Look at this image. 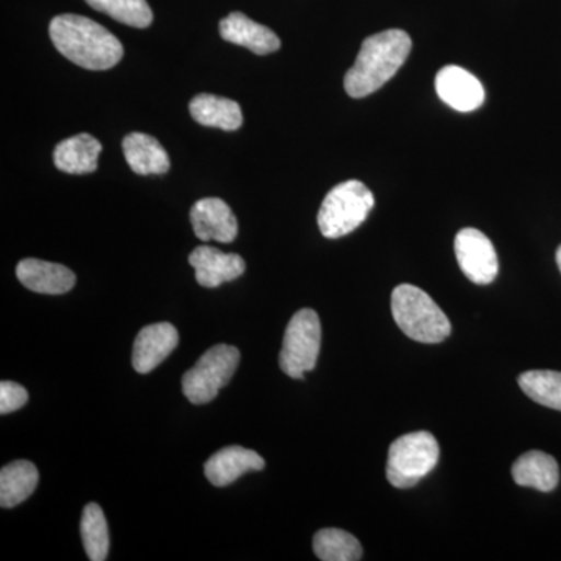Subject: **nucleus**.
Listing matches in <instances>:
<instances>
[{
	"label": "nucleus",
	"mask_w": 561,
	"mask_h": 561,
	"mask_svg": "<svg viewBox=\"0 0 561 561\" xmlns=\"http://www.w3.org/2000/svg\"><path fill=\"white\" fill-rule=\"evenodd\" d=\"M49 35L62 57L83 69H111L124 57V47L113 33L80 14L55 16Z\"/></svg>",
	"instance_id": "nucleus-1"
},
{
	"label": "nucleus",
	"mask_w": 561,
	"mask_h": 561,
	"mask_svg": "<svg viewBox=\"0 0 561 561\" xmlns=\"http://www.w3.org/2000/svg\"><path fill=\"white\" fill-rule=\"evenodd\" d=\"M412 50V39L400 28L376 33L362 43L353 68L345 76V91L354 99L367 98L400 70Z\"/></svg>",
	"instance_id": "nucleus-2"
},
{
	"label": "nucleus",
	"mask_w": 561,
	"mask_h": 561,
	"mask_svg": "<svg viewBox=\"0 0 561 561\" xmlns=\"http://www.w3.org/2000/svg\"><path fill=\"white\" fill-rule=\"evenodd\" d=\"M391 313L412 341L440 343L451 334V323L437 302L412 284H401L391 291Z\"/></svg>",
	"instance_id": "nucleus-3"
},
{
	"label": "nucleus",
	"mask_w": 561,
	"mask_h": 561,
	"mask_svg": "<svg viewBox=\"0 0 561 561\" xmlns=\"http://www.w3.org/2000/svg\"><path fill=\"white\" fill-rule=\"evenodd\" d=\"M373 206L375 197L360 181L350 180L332 187L321 203L317 217L321 234L328 239L350 234L367 220Z\"/></svg>",
	"instance_id": "nucleus-4"
},
{
	"label": "nucleus",
	"mask_w": 561,
	"mask_h": 561,
	"mask_svg": "<svg viewBox=\"0 0 561 561\" xmlns=\"http://www.w3.org/2000/svg\"><path fill=\"white\" fill-rule=\"evenodd\" d=\"M440 457L437 438L431 432L402 435L391 443L387 459V479L394 489H412L426 478Z\"/></svg>",
	"instance_id": "nucleus-5"
},
{
	"label": "nucleus",
	"mask_w": 561,
	"mask_h": 561,
	"mask_svg": "<svg viewBox=\"0 0 561 561\" xmlns=\"http://www.w3.org/2000/svg\"><path fill=\"white\" fill-rule=\"evenodd\" d=\"M241 362V351L236 346H213L201 360L183 376L184 397L195 405L208 404L231 381Z\"/></svg>",
	"instance_id": "nucleus-6"
},
{
	"label": "nucleus",
	"mask_w": 561,
	"mask_h": 561,
	"mask_svg": "<svg viewBox=\"0 0 561 561\" xmlns=\"http://www.w3.org/2000/svg\"><path fill=\"white\" fill-rule=\"evenodd\" d=\"M321 324L319 313L312 309H301L291 317L284 334L283 350L279 353L280 370L294 379H302L305 373L312 371L319 360Z\"/></svg>",
	"instance_id": "nucleus-7"
},
{
	"label": "nucleus",
	"mask_w": 561,
	"mask_h": 561,
	"mask_svg": "<svg viewBox=\"0 0 561 561\" xmlns=\"http://www.w3.org/2000/svg\"><path fill=\"white\" fill-rule=\"evenodd\" d=\"M457 262L468 279L479 286L493 283L500 272L496 250L490 239L476 228H463L454 241Z\"/></svg>",
	"instance_id": "nucleus-8"
},
{
	"label": "nucleus",
	"mask_w": 561,
	"mask_h": 561,
	"mask_svg": "<svg viewBox=\"0 0 561 561\" xmlns=\"http://www.w3.org/2000/svg\"><path fill=\"white\" fill-rule=\"evenodd\" d=\"M435 90L446 105L460 113H471L485 102L481 81L460 66H445L437 73Z\"/></svg>",
	"instance_id": "nucleus-9"
},
{
	"label": "nucleus",
	"mask_w": 561,
	"mask_h": 561,
	"mask_svg": "<svg viewBox=\"0 0 561 561\" xmlns=\"http://www.w3.org/2000/svg\"><path fill=\"white\" fill-rule=\"evenodd\" d=\"M191 224L201 241L230 243L238 236V220L220 198H203L192 206Z\"/></svg>",
	"instance_id": "nucleus-10"
},
{
	"label": "nucleus",
	"mask_w": 561,
	"mask_h": 561,
	"mask_svg": "<svg viewBox=\"0 0 561 561\" xmlns=\"http://www.w3.org/2000/svg\"><path fill=\"white\" fill-rule=\"evenodd\" d=\"M190 264L195 268L197 283L206 289H216L245 273V261L239 254L224 253L208 245L197 247L192 251Z\"/></svg>",
	"instance_id": "nucleus-11"
},
{
	"label": "nucleus",
	"mask_w": 561,
	"mask_h": 561,
	"mask_svg": "<svg viewBox=\"0 0 561 561\" xmlns=\"http://www.w3.org/2000/svg\"><path fill=\"white\" fill-rule=\"evenodd\" d=\"M180 335L171 323L142 328L133 346V367L140 375L153 371L179 346Z\"/></svg>",
	"instance_id": "nucleus-12"
},
{
	"label": "nucleus",
	"mask_w": 561,
	"mask_h": 561,
	"mask_svg": "<svg viewBox=\"0 0 561 561\" xmlns=\"http://www.w3.org/2000/svg\"><path fill=\"white\" fill-rule=\"evenodd\" d=\"M220 36L231 44L247 47L256 55L273 54L280 47V39L275 32L265 25L251 21L239 11L228 14L220 21Z\"/></svg>",
	"instance_id": "nucleus-13"
},
{
	"label": "nucleus",
	"mask_w": 561,
	"mask_h": 561,
	"mask_svg": "<svg viewBox=\"0 0 561 561\" xmlns=\"http://www.w3.org/2000/svg\"><path fill=\"white\" fill-rule=\"evenodd\" d=\"M265 461L260 454L242 446H228L205 463V476L216 486H227L250 471H262Z\"/></svg>",
	"instance_id": "nucleus-14"
},
{
	"label": "nucleus",
	"mask_w": 561,
	"mask_h": 561,
	"mask_svg": "<svg viewBox=\"0 0 561 561\" xmlns=\"http://www.w3.org/2000/svg\"><path fill=\"white\" fill-rule=\"evenodd\" d=\"M22 286L36 294L61 295L76 286V275L61 264L39 260H24L16 267Z\"/></svg>",
	"instance_id": "nucleus-15"
},
{
	"label": "nucleus",
	"mask_w": 561,
	"mask_h": 561,
	"mask_svg": "<svg viewBox=\"0 0 561 561\" xmlns=\"http://www.w3.org/2000/svg\"><path fill=\"white\" fill-rule=\"evenodd\" d=\"M125 160L138 175H162L171 169L168 151L146 133H131L122 140Z\"/></svg>",
	"instance_id": "nucleus-16"
},
{
	"label": "nucleus",
	"mask_w": 561,
	"mask_h": 561,
	"mask_svg": "<svg viewBox=\"0 0 561 561\" xmlns=\"http://www.w3.org/2000/svg\"><path fill=\"white\" fill-rule=\"evenodd\" d=\"M102 144L88 133L61 140L54 151V162L61 172L84 175L98 171Z\"/></svg>",
	"instance_id": "nucleus-17"
},
{
	"label": "nucleus",
	"mask_w": 561,
	"mask_h": 561,
	"mask_svg": "<svg viewBox=\"0 0 561 561\" xmlns=\"http://www.w3.org/2000/svg\"><path fill=\"white\" fill-rule=\"evenodd\" d=\"M512 476L516 485L529 486V489L549 493L559 485V463L549 454L526 453L513 463Z\"/></svg>",
	"instance_id": "nucleus-18"
},
{
	"label": "nucleus",
	"mask_w": 561,
	"mask_h": 561,
	"mask_svg": "<svg viewBox=\"0 0 561 561\" xmlns=\"http://www.w3.org/2000/svg\"><path fill=\"white\" fill-rule=\"evenodd\" d=\"M192 117L205 127L234 131L241 128L243 116L238 102L214 94H198L190 105Z\"/></svg>",
	"instance_id": "nucleus-19"
},
{
	"label": "nucleus",
	"mask_w": 561,
	"mask_h": 561,
	"mask_svg": "<svg viewBox=\"0 0 561 561\" xmlns=\"http://www.w3.org/2000/svg\"><path fill=\"white\" fill-rule=\"evenodd\" d=\"M38 481V470L32 461L18 460L7 465L0 471V505L13 508L27 501Z\"/></svg>",
	"instance_id": "nucleus-20"
},
{
	"label": "nucleus",
	"mask_w": 561,
	"mask_h": 561,
	"mask_svg": "<svg viewBox=\"0 0 561 561\" xmlns=\"http://www.w3.org/2000/svg\"><path fill=\"white\" fill-rule=\"evenodd\" d=\"M80 531L84 551H87L91 561L108 559V524H106L101 505L91 502L84 507L83 515H81Z\"/></svg>",
	"instance_id": "nucleus-21"
},
{
	"label": "nucleus",
	"mask_w": 561,
	"mask_h": 561,
	"mask_svg": "<svg viewBox=\"0 0 561 561\" xmlns=\"http://www.w3.org/2000/svg\"><path fill=\"white\" fill-rule=\"evenodd\" d=\"M313 552L323 561H357L362 546L354 535L341 529H321L313 537Z\"/></svg>",
	"instance_id": "nucleus-22"
},
{
	"label": "nucleus",
	"mask_w": 561,
	"mask_h": 561,
	"mask_svg": "<svg viewBox=\"0 0 561 561\" xmlns=\"http://www.w3.org/2000/svg\"><path fill=\"white\" fill-rule=\"evenodd\" d=\"M519 387L531 401L545 408L561 411V373L551 370H531L518 378Z\"/></svg>",
	"instance_id": "nucleus-23"
},
{
	"label": "nucleus",
	"mask_w": 561,
	"mask_h": 561,
	"mask_svg": "<svg viewBox=\"0 0 561 561\" xmlns=\"http://www.w3.org/2000/svg\"><path fill=\"white\" fill-rule=\"evenodd\" d=\"M87 3L130 27L147 28L153 21L147 0H87Z\"/></svg>",
	"instance_id": "nucleus-24"
},
{
	"label": "nucleus",
	"mask_w": 561,
	"mask_h": 561,
	"mask_svg": "<svg viewBox=\"0 0 561 561\" xmlns=\"http://www.w3.org/2000/svg\"><path fill=\"white\" fill-rule=\"evenodd\" d=\"M28 401V393L20 383L11 381L0 382V413H13L24 408Z\"/></svg>",
	"instance_id": "nucleus-25"
},
{
	"label": "nucleus",
	"mask_w": 561,
	"mask_h": 561,
	"mask_svg": "<svg viewBox=\"0 0 561 561\" xmlns=\"http://www.w3.org/2000/svg\"><path fill=\"white\" fill-rule=\"evenodd\" d=\"M557 265H559L560 272H561V245L559 247V250H557Z\"/></svg>",
	"instance_id": "nucleus-26"
}]
</instances>
